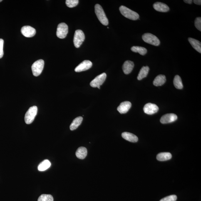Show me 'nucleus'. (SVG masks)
Returning <instances> with one entry per match:
<instances>
[{
  "label": "nucleus",
  "mask_w": 201,
  "mask_h": 201,
  "mask_svg": "<svg viewBox=\"0 0 201 201\" xmlns=\"http://www.w3.org/2000/svg\"><path fill=\"white\" fill-rule=\"evenodd\" d=\"M120 13L125 18L132 20H136L139 18V16L137 12L129 9L125 6H121L119 8Z\"/></svg>",
  "instance_id": "f257e3e1"
},
{
  "label": "nucleus",
  "mask_w": 201,
  "mask_h": 201,
  "mask_svg": "<svg viewBox=\"0 0 201 201\" xmlns=\"http://www.w3.org/2000/svg\"><path fill=\"white\" fill-rule=\"evenodd\" d=\"M95 13L100 23L104 26L108 24V21L102 6L97 4L95 6Z\"/></svg>",
  "instance_id": "f03ea898"
},
{
  "label": "nucleus",
  "mask_w": 201,
  "mask_h": 201,
  "mask_svg": "<svg viewBox=\"0 0 201 201\" xmlns=\"http://www.w3.org/2000/svg\"><path fill=\"white\" fill-rule=\"evenodd\" d=\"M38 108L36 106L30 107L25 116V121L27 124H31L34 120L37 113Z\"/></svg>",
  "instance_id": "7ed1b4c3"
},
{
  "label": "nucleus",
  "mask_w": 201,
  "mask_h": 201,
  "mask_svg": "<svg viewBox=\"0 0 201 201\" xmlns=\"http://www.w3.org/2000/svg\"><path fill=\"white\" fill-rule=\"evenodd\" d=\"M142 39L145 42L155 46H158L160 44V40L157 37L150 33L144 34L142 36Z\"/></svg>",
  "instance_id": "20e7f679"
},
{
  "label": "nucleus",
  "mask_w": 201,
  "mask_h": 201,
  "mask_svg": "<svg viewBox=\"0 0 201 201\" xmlns=\"http://www.w3.org/2000/svg\"><path fill=\"white\" fill-rule=\"evenodd\" d=\"M44 64V61L42 59L37 60L33 64L31 69L34 76H38L41 74L43 71Z\"/></svg>",
  "instance_id": "39448f33"
},
{
  "label": "nucleus",
  "mask_w": 201,
  "mask_h": 201,
  "mask_svg": "<svg viewBox=\"0 0 201 201\" xmlns=\"http://www.w3.org/2000/svg\"><path fill=\"white\" fill-rule=\"evenodd\" d=\"M85 36L84 34L81 30H76L75 32L73 38V43L76 48H79L82 43L84 41Z\"/></svg>",
  "instance_id": "423d86ee"
},
{
  "label": "nucleus",
  "mask_w": 201,
  "mask_h": 201,
  "mask_svg": "<svg viewBox=\"0 0 201 201\" xmlns=\"http://www.w3.org/2000/svg\"><path fill=\"white\" fill-rule=\"evenodd\" d=\"M68 32V27L66 23H61L58 25L56 32V35L58 38L61 39L65 38Z\"/></svg>",
  "instance_id": "0eeeda50"
},
{
  "label": "nucleus",
  "mask_w": 201,
  "mask_h": 201,
  "mask_svg": "<svg viewBox=\"0 0 201 201\" xmlns=\"http://www.w3.org/2000/svg\"><path fill=\"white\" fill-rule=\"evenodd\" d=\"M107 77L106 74L103 73L97 76L96 78L90 82V86L93 88L100 86L105 82Z\"/></svg>",
  "instance_id": "6e6552de"
},
{
  "label": "nucleus",
  "mask_w": 201,
  "mask_h": 201,
  "mask_svg": "<svg viewBox=\"0 0 201 201\" xmlns=\"http://www.w3.org/2000/svg\"><path fill=\"white\" fill-rule=\"evenodd\" d=\"M159 108L155 104L148 103L144 107L143 111L145 113L149 115H152L158 111Z\"/></svg>",
  "instance_id": "1a4fd4ad"
},
{
  "label": "nucleus",
  "mask_w": 201,
  "mask_h": 201,
  "mask_svg": "<svg viewBox=\"0 0 201 201\" xmlns=\"http://www.w3.org/2000/svg\"><path fill=\"white\" fill-rule=\"evenodd\" d=\"M93 63L90 60H85L79 65L75 70L76 72L85 71L91 68Z\"/></svg>",
  "instance_id": "9d476101"
},
{
  "label": "nucleus",
  "mask_w": 201,
  "mask_h": 201,
  "mask_svg": "<svg viewBox=\"0 0 201 201\" xmlns=\"http://www.w3.org/2000/svg\"><path fill=\"white\" fill-rule=\"evenodd\" d=\"M21 32L26 37H32L36 34V30L31 26H25L22 28Z\"/></svg>",
  "instance_id": "9b49d317"
},
{
  "label": "nucleus",
  "mask_w": 201,
  "mask_h": 201,
  "mask_svg": "<svg viewBox=\"0 0 201 201\" xmlns=\"http://www.w3.org/2000/svg\"><path fill=\"white\" fill-rule=\"evenodd\" d=\"M177 115L175 114H167L161 117L160 119V122L162 124L171 123L175 121L177 119Z\"/></svg>",
  "instance_id": "f8f14e48"
},
{
  "label": "nucleus",
  "mask_w": 201,
  "mask_h": 201,
  "mask_svg": "<svg viewBox=\"0 0 201 201\" xmlns=\"http://www.w3.org/2000/svg\"><path fill=\"white\" fill-rule=\"evenodd\" d=\"M131 106L132 104L130 102L124 101L120 104L117 110L120 114H125L129 111Z\"/></svg>",
  "instance_id": "ddd939ff"
},
{
  "label": "nucleus",
  "mask_w": 201,
  "mask_h": 201,
  "mask_svg": "<svg viewBox=\"0 0 201 201\" xmlns=\"http://www.w3.org/2000/svg\"><path fill=\"white\" fill-rule=\"evenodd\" d=\"M153 7L156 11L160 12H167L170 10V8L167 5L160 2H157L154 3Z\"/></svg>",
  "instance_id": "4468645a"
},
{
  "label": "nucleus",
  "mask_w": 201,
  "mask_h": 201,
  "mask_svg": "<svg viewBox=\"0 0 201 201\" xmlns=\"http://www.w3.org/2000/svg\"><path fill=\"white\" fill-rule=\"evenodd\" d=\"M134 67V63L133 62L127 60L124 63L122 66L124 73L126 75L129 74L131 72Z\"/></svg>",
  "instance_id": "2eb2a0df"
},
{
  "label": "nucleus",
  "mask_w": 201,
  "mask_h": 201,
  "mask_svg": "<svg viewBox=\"0 0 201 201\" xmlns=\"http://www.w3.org/2000/svg\"><path fill=\"white\" fill-rule=\"evenodd\" d=\"M122 137L129 142L135 143L138 141V138L136 136L129 132H125L122 134Z\"/></svg>",
  "instance_id": "dca6fc26"
},
{
  "label": "nucleus",
  "mask_w": 201,
  "mask_h": 201,
  "mask_svg": "<svg viewBox=\"0 0 201 201\" xmlns=\"http://www.w3.org/2000/svg\"><path fill=\"white\" fill-rule=\"evenodd\" d=\"M166 81L165 75H160L156 77L153 82V84L156 86H160L164 84Z\"/></svg>",
  "instance_id": "f3484780"
},
{
  "label": "nucleus",
  "mask_w": 201,
  "mask_h": 201,
  "mask_svg": "<svg viewBox=\"0 0 201 201\" xmlns=\"http://www.w3.org/2000/svg\"><path fill=\"white\" fill-rule=\"evenodd\" d=\"M188 40L194 49L201 53V43L200 41L192 38H189Z\"/></svg>",
  "instance_id": "a211bd4d"
},
{
  "label": "nucleus",
  "mask_w": 201,
  "mask_h": 201,
  "mask_svg": "<svg viewBox=\"0 0 201 201\" xmlns=\"http://www.w3.org/2000/svg\"><path fill=\"white\" fill-rule=\"evenodd\" d=\"M172 157L171 154L170 152H161L157 154V159L160 161H164L170 160Z\"/></svg>",
  "instance_id": "6ab92c4d"
},
{
  "label": "nucleus",
  "mask_w": 201,
  "mask_h": 201,
  "mask_svg": "<svg viewBox=\"0 0 201 201\" xmlns=\"http://www.w3.org/2000/svg\"><path fill=\"white\" fill-rule=\"evenodd\" d=\"M83 120V118L82 117H78L75 118L73 121L72 122L71 125H70V130H74L76 129L81 125Z\"/></svg>",
  "instance_id": "aec40b11"
},
{
  "label": "nucleus",
  "mask_w": 201,
  "mask_h": 201,
  "mask_svg": "<svg viewBox=\"0 0 201 201\" xmlns=\"http://www.w3.org/2000/svg\"><path fill=\"white\" fill-rule=\"evenodd\" d=\"M87 155V149L84 147H80L78 148L76 152V155L78 158L84 159Z\"/></svg>",
  "instance_id": "412c9836"
},
{
  "label": "nucleus",
  "mask_w": 201,
  "mask_h": 201,
  "mask_svg": "<svg viewBox=\"0 0 201 201\" xmlns=\"http://www.w3.org/2000/svg\"><path fill=\"white\" fill-rule=\"evenodd\" d=\"M149 70H150V68L148 66L142 67L139 72L138 76L137 77V79L141 80L143 79L146 78L148 74Z\"/></svg>",
  "instance_id": "4be33fe9"
},
{
  "label": "nucleus",
  "mask_w": 201,
  "mask_h": 201,
  "mask_svg": "<svg viewBox=\"0 0 201 201\" xmlns=\"http://www.w3.org/2000/svg\"><path fill=\"white\" fill-rule=\"evenodd\" d=\"M51 164L49 160H43L38 165V170L40 171H43L48 169L51 166Z\"/></svg>",
  "instance_id": "5701e85b"
},
{
  "label": "nucleus",
  "mask_w": 201,
  "mask_h": 201,
  "mask_svg": "<svg viewBox=\"0 0 201 201\" xmlns=\"http://www.w3.org/2000/svg\"><path fill=\"white\" fill-rule=\"evenodd\" d=\"M173 83L174 86L178 89L181 90L183 88L182 79L179 75H176L174 77Z\"/></svg>",
  "instance_id": "b1692460"
},
{
  "label": "nucleus",
  "mask_w": 201,
  "mask_h": 201,
  "mask_svg": "<svg viewBox=\"0 0 201 201\" xmlns=\"http://www.w3.org/2000/svg\"><path fill=\"white\" fill-rule=\"evenodd\" d=\"M132 51L135 53H138L140 55H145L147 52V50L146 48L140 46H133L131 48Z\"/></svg>",
  "instance_id": "393cba45"
},
{
  "label": "nucleus",
  "mask_w": 201,
  "mask_h": 201,
  "mask_svg": "<svg viewBox=\"0 0 201 201\" xmlns=\"http://www.w3.org/2000/svg\"><path fill=\"white\" fill-rule=\"evenodd\" d=\"M53 198L50 194H43L38 198V201H53Z\"/></svg>",
  "instance_id": "a878e982"
},
{
  "label": "nucleus",
  "mask_w": 201,
  "mask_h": 201,
  "mask_svg": "<svg viewBox=\"0 0 201 201\" xmlns=\"http://www.w3.org/2000/svg\"><path fill=\"white\" fill-rule=\"evenodd\" d=\"M79 1L78 0H66V3L68 7L72 8L78 5Z\"/></svg>",
  "instance_id": "bb28decb"
},
{
  "label": "nucleus",
  "mask_w": 201,
  "mask_h": 201,
  "mask_svg": "<svg viewBox=\"0 0 201 201\" xmlns=\"http://www.w3.org/2000/svg\"><path fill=\"white\" fill-rule=\"evenodd\" d=\"M177 196L175 195H172L166 197L161 199L160 201H176L177 200Z\"/></svg>",
  "instance_id": "cd10ccee"
},
{
  "label": "nucleus",
  "mask_w": 201,
  "mask_h": 201,
  "mask_svg": "<svg viewBox=\"0 0 201 201\" xmlns=\"http://www.w3.org/2000/svg\"><path fill=\"white\" fill-rule=\"evenodd\" d=\"M194 24L197 29L201 31V18L199 17L196 18L194 22Z\"/></svg>",
  "instance_id": "c85d7f7f"
},
{
  "label": "nucleus",
  "mask_w": 201,
  "mask_h": 201,
  "mask_svg": "<svg viewBox=\"0 0 201 201\" xmlns=\"http://www.w3.org/2000/svg\"><path fill=\"white\" fill-rule=\"evenodd\" d=\"M4 44V40L0 39V58H2L3 56V47Z\"/></svg>",
  "instance_id": "c756f323"
},
{
  "label": "nucleus",
  "mask_w": 201,
  "mask_h": 201,
  "mask_svg": "<svg viewBox=\"0 0 201 201\" xmlns=\"http://www.w3.org/2000/svg\"><path fill=\"white\" fill-rule=\"evenodd\" d=\"M193 2L194 3L196 4L200 5L201 4V1L200 0H194Z\"/></svg>",
  "instance_id": "7c9ffc66"
},
{
  "label": "nucleus",
  "mask_w": 201,
  "mask_h": 201,
  "mask_svg": "<svg viewBox=\"0 0 201 201\" xmlns=\"http://www.w3.org/2000/svg\"><path fill=\"white\" fill-rule=\"evenodd\" d=\"M184 1V2L188 3L189 4H192V0H185V1Z\"/></svg>",
  "instance_id": "2f4dec72"
},
{
  "label": "nucleus",
  "mask_w": 201,
  "mask_h": 201,
  "mask_svg": "<svg viewBox=\"0 0 201 201\" xmlns=\"http://www.w3.org/2000/svg\"><path fill=\"white\" fill-rule=\"evenodd\" d=\"M2 1V0H0V2H1Z\"/></svg>",
  "instance_id": "473e14b6"
}]
</instances>
